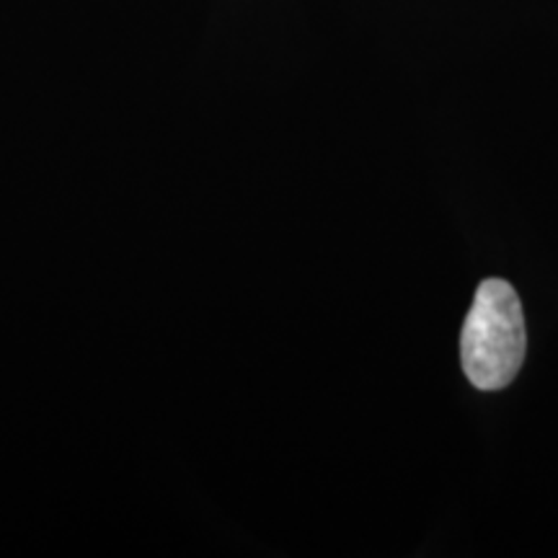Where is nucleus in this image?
Returning <instances> with one entry per match:
<instances>
[{
	"label": "nucleus",
	"mask_w": 558,
	"mask_h": 558,
	"mask_svg": "<svg viewBox=\"0 0 558 558\" xmlns=\"http://www.w3.org/2000/svg\"><path fill=\"white\" fill-rule=\"evenodd\" d=\"M525 316L518 292L505 279H484L460 333L463 373L478 390H501L525 362Z\"/></svg>",
	"instance_id": "1"
}]
</instances>
